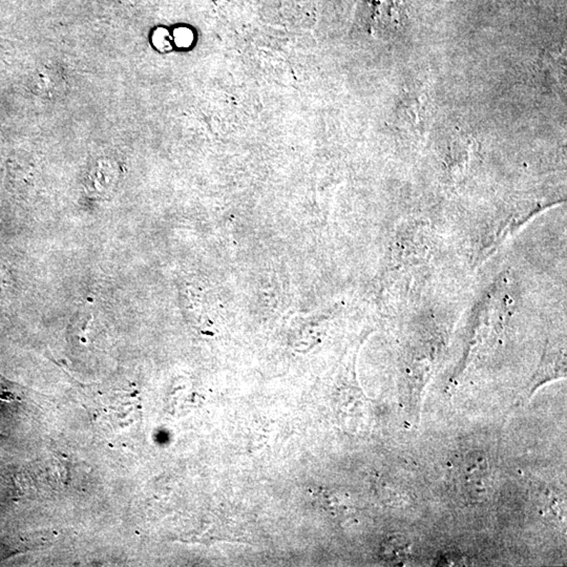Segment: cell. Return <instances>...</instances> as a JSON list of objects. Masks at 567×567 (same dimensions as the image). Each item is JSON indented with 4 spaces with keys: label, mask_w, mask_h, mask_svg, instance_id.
Returning a JSON list of instances; mask_svg holds the SVG:
<instances>
[{
    "label": "cell",
    "mask_w": 567,
    "mask_h": 567,
    "mask_svg": "<svg viewBox=\"0 0 567 567\" xmlns=\"http://www.w3.org/2000/svg\"><path fill=\"white\" fill-rule=\"evenodd\" d=\"M408 544L404 539L393 537L387 540L386 543L382 546V556L387 561H397V560L404 559L408 553Z\"/></svg>",
    "instance_id": "obj_2"
},
{
    "label": "cell",
    "mask_w": 567,
    "mask_h": 567,
    "mask_svg": "<svg viewBox=\"0 0 567 567\" xmlns=\"http://www.w3.org/2000/svg\"><path fill=\"white\" fill-rule=\"evenodd\" d=\"M489 471L488 461L481 454L470 453L464 458L456 477L466 497L471 499L481 497L488 488Z\"/></svg>",
    "instance_id": "obj_1"
}]
</instances>
